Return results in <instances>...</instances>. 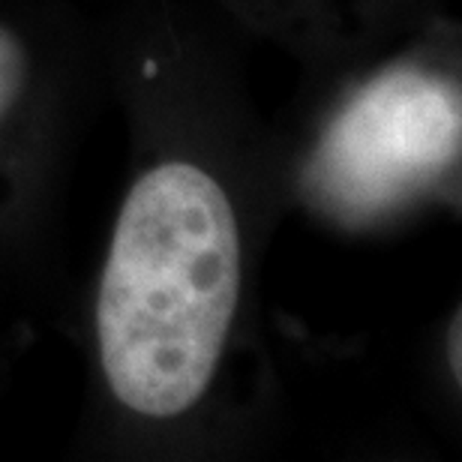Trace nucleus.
I'll list each match as a JSON object with an SVG mask.
<instances>
[{
	"mask_svg": "<svg viewBox=\"0 0 462 462\" xmlns=\"http://www.w3.org/2000/svg\"><path fill=\"white\" fill-rule=\"evenodd\" d=\"M240 298L235 208L205 169L162 162L120 208L97 298L99 360L117 402L165 420L208 393Z\"/></svg>",
	"mask_w": 462,
	"mask_h": 462,
	"instance_id": "obj_1",
	"label": "nucleus"
},
{
	"mask_svg": "<svg viewBox=\"0 0 462 462\" xmlns=\"http://www.w3.org/2000/svg\"><path fill=\"white\" fill-rule=\"evenodd\" d=\"M459 90L423 69H391L339 112L316 156L337 210L375 214L441 174L459 153Z\"/></svg>",
	"mask_w": 462,
	"mask_h": 462,
	"instance_id": "obj_2",
	"label": "nucleus"
},
{
	"mask_svg": "<svg viewBox=\"0 0 462 462\" xmlns=\"http://www.w3.org/2000/svg\"><path fill=\"white\" fill-rule=\"evenodd\" d=\"M27 79V54L22 40L0 24V120L18 103Z\"/></svg>",
	"mask_w": 462,
	"mask_h": 462,
	"instance_id": "obj_3",
	"label": "nucleus"
}]
</instances>
